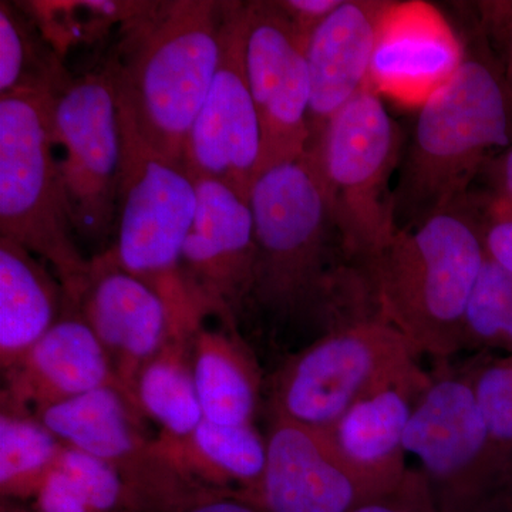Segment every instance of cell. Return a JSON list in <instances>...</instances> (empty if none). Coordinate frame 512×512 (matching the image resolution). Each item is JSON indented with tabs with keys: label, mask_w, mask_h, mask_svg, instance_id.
<instances>
[{
	"label": "cell",
	"mask_w": 512,
	"mask_h": 512,
	"mask_svg": "<svg viewBox=\"0 0 512 512\" xmlns=\"http://www.w3.org/2000/svg\"><path fill=\"white\" fill-rule=\"evenodd\" d=\"M255 261L247 311L275 330L319 336L370 315L369 288L349 261L312 151L272 165L249 194Z\"/></svg>",
	"instance_id": "obj_1"
},
{
	"label": "cell",
	"mask_w": 512,
	"mask_h": 512,
	"mask_svg": "<svg viewBox=\"0 0 512 512\" xmlns=\"http://www.w3.org/2000/svg\"><path fill=\"white\" fill-rule=\"evenodd\" d=\"M227 12L228 2H147L121 25L101 67L138 134L181 165L220 63Z\"/></svg>",
	"instance_id": "obj_2"
},
{
	"label": "cell",
	"mask_w": 512,
	"mask_h": 512,
	"mask_svg": "<svg viewBox=\"0 0 512 512\" xmlns=\"http://www.w3.org/2000/svg\"><path fill=\"white\" fill-rule=\"evenodd\" d=\"M512 143V103L487 45L467 49L446 84L419 107L394 185L397 229L470 197L487 165Z\"/></svg>",
	"instance_id": "obj_3"
},
{
	"label": "cell",
	"mask_w": 512,
	"mask_h": 512,
	"mask_svg": "<svg viewBox=\"0 0 512 512\" xmlns=\"http://www.w3.org/2000/svg\"><path fill=\"white\" fill-rule=\"evenodd\" d=\"M484 261L468 197L396 232L365 272L372 311L420 356L448 362L463 352L464 315Z\"/></svg>",
	"instance_id": "obj_4"
},
{
	"label": "cell",
	"mask_w": 512,
	"mask_h": 512,
	"mask_svg": "<svg viewBox=\"0 0 512 512\" xmlns=\"http://www.w3.org/2000/svg\"><path fill=\"white\" fill-rule=\"evenodd\" d=\"M0 237L52 266L77 302L92 258L83 255L70 220L46 92L0 96Z\"/></svg>",
	"instance_id": "obj_5"
},
{
	"label": "cell",
	"mask_w": 512,
	"mask_h": 512,
	"mask_svg": "<svg viewBox=\"0 0 512 512\" xmlns=\"http://www.w3.org/2000/svg\"><path fill=\"white\" fill-rule=\"evenodd\" d=\"M403 131L382 97L366 87L330 119L311 148L349 261L366 269L399 231L394 220V174Z\"/></svg>",
	"instance_id": "obj_6"
},
{
	"label": "cell",
	"mask_w": 512,
	"mask_h": 512,
	"mask_svg": "<svg viewBox=\"0 0 512 512\" xmlns=\"http://www.w3.org/2000/svg\"><path fill=\"white\" fill-rule=\"evenodd\" d=\"M436 512H511L512 458L491 440L467 366L439 363L406 430Z\"/></svg>",
	"instance_id": "obj_7"
},
{
	"label": "cell",
	"mask_w": 512,
	"mask_h": 512,
	"mask_svg": "<svg viewBox=\"0 0 512 512\" xmlns=\"http://www.w3.org/2000/svg\"><path fill=\"white\" fill-rule=\"evenodd\" d=\"M119 116L123 161L109 251L164 296L181 328H194L200 319L180 284L178 265L197 215V183L184 165L154 150L123 111Z\"/></svg>",
	"instance_id": "obj_8"
},
{
	"label": "cell",
	"mask_w": 512,
	"mask_h": 512,
	"mask_svg": "<svg viewBox=\"0 0 512 512\" xmlns=\"http://www.w3.org/2000/svg\"><path fill=\"white\" fill-rule=\"evenodd\" d=\"M402 333L372 315L313 339L274 377L272 416L329 429L352 404L424 372Z\"/></svg>",
	"instance_id": "obj_9"
},
{
	"label": "cell",
	"mask_w": 512,
	"mask_h": 512,
	"mask_svg": "<svg viewBox=\"0 0 512 512\" xmlns=\"http://www.w3.org/2000/svg\"><path fill=\"white\" fill-rule=\"evenodd\" d=\"M47 96L50 133L77 241L103 254L116 228L123 137L119 106L103 70H67Z\"/></svg>",
	"instance_id": "obj_10"
},
{
	"label": "cell",
	"mask_w": 512,
	"mask_h": 512,
	"mask_svg": "<svg viewBox=\"0 0 512 512\" xmlns=\"http://www.w3.org/2000/svg\"><path fill=\"white\" fill-rule=\"evenodd\" d=\"M64 446L119 473L133 512H177L211 490L195 481L141 429L140 410L119 386H104L35 414Z\"/></svg>",
	"instance_id": "obj_11"
},
{
	"label": "cell",
	"mask_w": 512,
	"mask_h": 512,
	"mask_svg": "<svg viewBox=\"0 0 512 512\" xmlns=\"http://www.w3.org/2000/svg\"><path fill=\"white\" fill-rule=\"evenodd\" d=\"M308 40L278 2H244L245 72L261 124L259 174L308 151Z\"/></svg>",
	"instance_id": "obj_12"
},
{
	"label": "cell",
	"mask_w": 512,
	"mask_h": 512,
	"mask_svg": "<svg viewBox=\"0 0 512 512\" xmlns=\"http://www.w3.org/2000/svg\"><path fill=\"white\" fill-rule=\"evenodd\" d=\"M198 208L178 265V279L197 318L217 316L237 328L254 275V215L228 185L195 178Z\"/></svg>",
	"instance_id": "obj_13"
},
{
	"label": "cell",
	"mask_w": 512,
	"mask_h": 512,
	"mask_svg": "<svg viewBox=\"0 0 512 512\" xmlns=\"http://www.w3.org/2000/svg\"><path fill=\"white\" fill-rule=\"evenodd\" d=\"M262 136L244 62V2H228L217 72L185 144L194 178L231 187L249 200L259 174Z\"/></svg>",
	"instance_id": "obj_14"
},
{
	"label": "cell",
	"mask_w": 512,
	"mask_h": 512,
	"mask_svg": "<svg viewBox=\"0 0 512 512\" xmlns=\"http://www.w3.org/2000/svg\"><path fill=\"white\" fill-rule=\"evenodd\" d=\"M76 305L109 355L121 389L134 404L140 370L174 336L191 333L178 325L164 296L120 266L109 249L93 256Z\"/></svg>",
	"instance_id": "obj_15"
},
{
	"label": "cell",
	"mask_w": 512,
	"mask_h": 512,
	"mask_svg": "<svg viewBox=\"0 0 512 512\" xmlns=\"http://www.w3.org/2000/svg\"><path fill=\"white\" fill-rule=\"evenodd\" d=\"M264 477L252 500L266 512H350L380 497L353 474L326 429L272 416Z\"/></svg>",
	"instance_id": "obj_16"
},
{
	"label": "cell",
	"mask_w": 512,
	"mask_h": 512,
	"mask_svg": "<svg viewBox=\"0 0 512 512\" xmlns=\"http://www.w3.org/2000/svg\"><path fill=\"white\" fill-rule=\"evenodd\" d=\"M466 53L436 6L390 0L377 32L369 87L382 99L420 107L453 77Z\"/></svg>",
	"instance_id": "obj_17"
},
{
	"label": "cell",
	"mask_w": 512,
	"mask_h": 512,
	"mask_svg": "<svg viewBox=\"0 0 512 512\" xmlns=\"http://www.w3.org/2000/svg\"><path fill=\"white\" fill-rule=\"evenodd\" d=\"M2 375L0 409L33 416L100 387H120L109 355L72 298L62 318L19 365Z\"/></svg>",
	"instance_id": "obj_18"
},
{
	"label": "cell",
	"mask_w": 512,
	"mask_h": 512,
	"mask_svg": "<svg viewBox=\"0 0 512 512\" xmlns=\"http://www.w3.org/2000/svg\"><path fill=\"white\" fill-rule=\"evenodd\" d=\"M390 0H343L308 40L309 148L330 119L369 87L376 37Z\"/></svg>",
	"instance_id": "obj_19"
},
{
	"label": "cell",
	"mask_w": 512,
	"mask_h": 512,
	"mask_svg": "<svg viewBox=\"0 0 512 512\" xmlns=\"http://www.w3.org/2000/svg\"><path fill=\"white\" fill-rule=\"evenodd\" d=\"M431 373L409 377L357 400L326 429L350 470L376 495L396 490L407 467L406 430Z\"/></svg>",
	"instance_id": "obj_20"
},
{
	"label": "cell",
	"mask_w": 512,
	"mask_h": 512,
	"mask_svg": "<svg viewBox=\"0 0 512 512\" xmlns=\"http://www.w3.org/2000/svg\"><path fill=\"white\" fill-rule=\"evenodd\" d=\"M32 252L0 237V367L9 372L62 318L70 296Z\"/></svg>",
	"instance_id": "obj_21"
},
{
	"label": "cell",
	"mask_w": 512,
	"mask_h": 512,
	"mask_svg": "<svg viewBox=\"0 0 512 512\" xmlns=\"http://www.w3.org/2000/svg\"><path fill=\"white\" fill-rule=\"evenodd\" d=\"M190 355L204 419L225 426L252 424L261 379L237 328L208 329L201 322L191 333Z\"/></svg>",
	"instance_id": "obj_22"
},
{
	"label": "cell",
	"mask_w": 512,
	"mask_h": 512,
	"mask_svg": "<svg viewBox=\"0 0 512 512\" xmlns=\"http://www.w3.org/2000/svg\"><path fill=\"white\" fill-rule=\"evenodd\" d=\"M158 446L205 487L252 497L266 466V439L254 424L225 426L202 420L183 440L160 437Z\"/></svg>",
	"instance_id": "obj_23"
},
{
	"label": "cell",
	"mask_w": 512,
	"mask_h": 512,
	"mask_svg": "<svg viewBox=\"0 0 512 512\" xmlns=\"http://www.w3.org/2000/svg\"><path fill=\"white\" fill-rule=\"evenodd\" d=\"M190 335L174 336L138 373L134 400L164 439L183 440L204 420L190 355Z\"/></svg>",
	"instance_id": "obj_24"
},
{
	"label": "cell",
	"mask_w": 512,
	"mask_h": 512,
	"mask_svg": "<svg viewBox=\"0 0 512 512\" xmlns=\"http://www.w3.org/2000/svg\"><path fill=\"white\" fill-rule=\"evenodd\" d=\"M63 448L33 414L0 409V498L35 500Z\"/></svg>",
	"instance_id": "obj_25"
},
{
	"label": "cell",
	"mask_w": 512,
	"mask_h": 512,
	"mask_svg": "<svg viewBox=\"0 0 512 512\" xmlns=\"http://www.w3.org/2000/svg\"><path fill=\"white\" fill-rule=\"evenodd\" d=\"M67 72L63 60L37 37L22 8L0 2V96L49 92Z\"/></svg>",
	"instance_id": "obj_26"
},
{
	"label": "cell",
	"mask_w": 512,
	"mask_h": 512,
	"mask_svg": "<svg viewBox=\"0 0 512 512\" xmlns=\"http://www.w3.org/2000/svg\"><path fill=\"white\" fill-rule=\"evenodd\" d=\"M463 350L512 355V274L487 256L468 299Z\"/></svg>",
	"instance_id": "obj_27"
},
{
	"label": "cell",
	"mask_w": 512,
	"mask_h": 512,
	"mask_svg": "<svg viewBox=\"0 0 512 512\" xmlns=\"http://www.w3.org/2000/svg\"><path fill=\"white\" fill-rule=\"evenodd\" d=\"M466 366L488 434L512 458V355L480 353Z\"/></svg>",
	"instance_id": "obj_28"
},
{
	"label": "cell",
	"mask_w": 512,
	"mask_h": 512,
	"mask_svg": "<svg viewBox=\"0 0 512 512\" xmlns=\"http://www.w3.org/2000/svg\"><path fill=\"white\" fill-rule=\"evenodd\" d=\"M57 466L76 484L94 512H133L119 473L100 458L64 446Z\"/></svg>",
	"instance_id": "obj_29"
},
{
	"label": "cell",
	"mask_w": 512,
	"mask_h": 512,
	"mask_svg": "<svg viewBox=\"0 0 512 512\" xmlns=\"http://www.w3.org/2000/svg\"><path fill=\"white\" fill-rule=\"evenodd\" d=\"M478 26L493 55L512 103V0H483L474 3Z\"/></svg>",
	"instance_id": "obj_30"
},
{
	"label": "cell",
	"mask_w": 512,
	"mask_h": 512,
	"mask_svg": "<svg viewBox=\"0 0 512 512\" xmlns=\"http://www.w3.org/2000/svg\"><path fill=\"white\" fill-rule=\"evenodd\" d=\"M473 202L485 256L512 274V211L481 197Z\"/></svg>",
	"instance_id": "obj_31"
},
{
	"label": "cell",
	"mask_w": 512,
	"mask_h": 512,
	"mask_svg": "<svg viewBox=\"0 0 512 512\" xmlns=\"http://www.w3.org/2000/svg\"><path fill=\"white\" fill-rule=\"evenodd\" d=\"M350 512H436L426 480L410 467L403 483L390 493L373 498Z\"/></svg>",
	"instance_id": "obj_32"
},
{
	"label": "cell",
	"mask_w": 512,
	"mask_h": 512,
	"mask_svg": "<svg viewBox=\"0 0 512 512\" xmlns=\"http://www.w3.org/2000/svg\"><path fill=\"white\" fill-rule=\"evenodd\" d=\"M343 0H281L279 6L303 36L311 37L313 30L339 8Z\"/></svg>",
	"instance_id": "obj_33"
},
{
	"label": "cell",
	"mask_w": 512,
	"mask_h": 512,
	"mask_svg": "<svg viewBox=\"0 0 512 512\" xmlns=\"http://www.w3.org/2000/svg\"><path fill=\"white\" fill-rule=\"evenodd\" d=\"M177 512H266L258 503L238 491L208 490L188 501Z\"/></svg>",
	"instance_id": "obj_34"
},
{
	"label": "cell",
	"mask_w": 512,
	"mask_h": 512,
	"mask_svg": "<svg viewBox=\"0 0 512 512\" xmlns=\"http://www.w3.org/2000/svg\"><path fill=\"white\" fill-rule=\"evenodd\" d=\"M483 175L490 184L484 197L512 211V143L491 160Z\"/></svg>",
	"instance_id": "obj_35"
},
{
	"label": "cell",
	"mask_w": 512,
	"mask_h": 512,
	"mask_svg": "<svg viewBox=\"0 0 512 512\" xmlns=\"http://www.w3.org/2000/svg\"><path fill=\"white\" fill-rule=\"evenodd\" d=\"M0 512H37L32 504L0 498Z\"/></svg>",
	"instance_id": "obj_36"
},
{
	"label": "cell",
	"mask_w": 512,
	"mask_h": 512,
	"mask_svg": "<svg viewBox=\"0 0 512 512\" xmlns=\"http://www.w3.org/2000/svg\"><path fill=\"white\" fill-rule=\"evenodd\" d=\"M512 512V511H511Z\"/></svg>",
	"instance_id": "obj_37"
}]
</instances>
